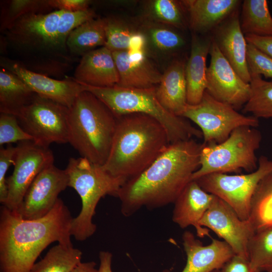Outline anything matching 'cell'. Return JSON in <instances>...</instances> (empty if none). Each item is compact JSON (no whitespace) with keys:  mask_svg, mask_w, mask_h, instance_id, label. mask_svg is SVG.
<instances>
[{"mask_svg":"<svg viewBox=\"0 0 272 272\" xmlns=\"http://www.w3.org/2000/svg\"><path fill=\"white\" fill-rule=\"evenodd\" d=\"M202 145L193 139L169 144L147 169L121 187L117 197L122 215L174 203L200 166Z\"/></svg>","mask_w":272,"mask_h":272,"instance_id":"6da1fadb","label":"cell"},{"mask_svg":"<svg viewBox=\"0 0 272 272\" xmlns=\"http://www.w3.org/2000/svg\"><path fill=\"white\" fill-rule=\"evenodd\" d=\"M73 218L59 198L44 216L23 218L3 206L0 212V271L30 272L37 257L50 244L73 245Z\"/></svg>","mask_w":272,"mask_h":272,"instance_id":"7a4b0ae2","label":"cell"},{"mask_svg":"<svg viewBox=\"0 0 272 272\" xmlns=\"http://www.w3.org/2000/svg\"><path fill=\"white\" fill-rule=\"evenodd\" d=\"M117 118L110 153L103 166L126 181L147 169L170 143L164 126L152 116L135 113Z\"/></svg>","mask_w":272,"mask_h":272,"instance_id":"3957f363","label":"cell"},{"mask_svg":"<svg viewBox=\"0 0 272 272\" xmlns=\"http://www.w3.org/2000/svg\"><path fill=\"white\" fill-rule=\"evenodd\" d=\"M117 120L102 101L84 91L69 108V143L81 157L103 165L110 153Z\"/></svg>","mask_w":272,"mask_h":272,"instance_id":"277c9868","label":"cell"},{"mask_svg":"<svg viewBox=\"0 0 272 272\" xmlns=\"http://www.w3.org/2000/svg\"><path fill=\"white\" fill-rule=\"evenodd\" d=\"M102 101L116 115L143 113L157 120L165 128L170 144L201 138L200 130L193 126L185 118L167 110L159 101L156 88L139 89L115 85L100 88L82 85Z\"/></svg>","mask_w":272,"mask_h":272,"instance_id":"5b68a950","label":"cell"},{"mask_svg":"<svg viewBox=\"0 0 272 272\" xmlns=\"http://www.w3.org/2000/svg\"><path fill=\"white\" fill-rule=\"evenodd\" d=\"M65 170L69 187L77 191L82 201L81 212L72 222L71 235L77 240L83 241L96 231L93 218L101 198L107 195L117 197L126 181L111 175L103 165L82 157L70 158Z\"/></svg>","mask_w":272,"mask_h":272,"instance_id":"8992f818","label":"cell"},{"mask_svg":"<svg viewBox=\"0 0 272 272\" xmlns=\"http://www.w3.org/2000/svg\"><path fill=\"white\" fill-rule=\"evenodd\" d=\"M256 128L240 126L221 143L202 144L200 166L193 174L191 180L214 173L254 171L258 165L255 152L262 140L261 133Z\"/></svg>","mask_w":272,"mask_h":272,"instance_id":"52a82bcc","label":"cell"},{"mask_svg":"<svg viewBox=\"0 0 272 272\" xmlns=\"http://www.w3.org/2000/svg\"><path fill=\"white\" fill-rule=\"evenodd\" d=\"M181 117L188 119L200 128L204 144H220L227 140L237 127H257L258 118L238 112L231 105L219 101L206 91L200 102L187 104Z\"/></svg>","mask_w":272,"mask_h":272,"instance_id":"ba28073f","label":"cell"},{"mask_svg":"<svg viewBox=\"0 0 272 272\" xmlns=\"http://www.w3.org/2000/svg\"><path fill=\"white\" fill-rule=\"evenodd\" d=\"M69 108L36 94L15 114L36 145L49 148L53 143H69Z\"/></svg>","mask_w":272,"mask_h":272,"instance_id":"9c48e42d","label":"cell"},{"mask_svg":"<svg viewBox=\"0 0 272 272\" xmlns=\"http://www.w3.org/2000/svg\"><path fill=\"white\" fill-rule=\"evenodd\" d=\"M258 164L254 171L247 174L214 173L194 180L204 190L228 204L241 220H247L251 199L258 183L272 171V161L266 156H261Z\"/></svg>","mask_w":272,"mask_h":272,"instance_id":"30bf717a","label":"cell"},{"mask_svg":"<svg viewBox=\"0 0 272 272\" xmlns=\"http://www.w3.org/2000/svg\"><path fill=\"white\" fill-rule=\"evenodd\" d=\"M17 150L12 174L7 178L8 195L4 206L17 211L29 186L44 169L54 164V156L49 148L31 141L20 142Z\"/></svg>","mask_w":272,"mask_h":272,"instance_id":"8fae6325","label":"cell"},{"mask_svg":"<svg viewBox=\"0 0 272 272\" xmlns=\"http://www.w3.org/2000/svg\"><path fill=\"white\" fill-rule=\"evenodd\" d=\"M207 67L206 92L215 99L236 110L243 107L250 93L249 83L244 81L220 51L212 39Z\"/></svg>","mask_w":272,"mask_h":272,"instance_id":"7c38bea8","label":"cell"},{"mask_svg":"<svg viewBox=\"0 0 272 272\" xmlns=\"http://www.w3.org/2000/svg\"><path fill=\"white\" fill-rule=\"evenodd\" d=\"M200 224L223 239L235 254L248 259V243L254 230L249 220H241L225 201L216 196Z\"/></svg>","mask_w":272,"mask_h":272,"instance_id":"4fadbf2b","label":"cell"},{"mask_svg":"<svg viewBox=\"0 0 272 272\" xmlns=\"http://www.w3.org/2000/svg\"><path fill=\"white\" fill-rule=\"evenodd\" d=\"M67 187L69 178L65 169L52 164L34 179L17 212L26 219L42 217L53 209L59 194Z\"/></svg>","mask_w":272,"mask_h":272,"instance_id":"5bb4252c","label":"cell"},{"mask_svg":"<svg viewBox=\"0 0 272 272\" xmlns=\"http://www.w3.org/2000/svg\"><path fill=\"white\" fill-rule=\"evenodd\" d=\"M61 12L56 10L20 18L7 29L9 40L22 48L39 50L58 48L57 29Z\"/></svg>","mask_w":272,"mask_h":272,"instance_id":"9a60e30c","label":"cell"},{"mask_svg":"<svg viewBox=\"0 0 272 272\" xmlns=\"http://www.w3.org/2000/svg\"><path fill=\"white\" fill-rule=\"evenodd\" d=\"M6 69L21 78L36 95L70 108L77 97L85 91L73 79L59 80L26 69L18 62H8Z\"/></svg>","mask_w":272,"mask_h":272,"instance_id":"2e32d148","label":"cell"},{"mask_svg":"<svg viewBox=\"0 0 272 272\" xmlns=\"http://www.w3.org/2000/svg\"><path fill=\"white\" fill-rule=\"evenodd\" d=\"M112 52L119 76L116 85L139 89L156 88L158 86L163 74L148 58L146 51Z\"/></svg>","mask_w":272,"mask_h":272,"instance_id":"e0dca14e","label":"cell"},{"mask_svg":"<svg viewBox=\"0 0 272 272\" xmlns=\"http://www.w3.org/2000/svg\"><path fill=\"white\" fill-rule=\"evenodd\" d=\"M182 244L185 252L186 263L181 272H211L221 269L235 255L224 241L212 238L211 243L204 245L190 231L182 235ZM162 272H170L168 269Z\"/></svg>","mask_w":272,"mask_h":272,"instance_id":"ac0fdd59","label":"cell"},{"mask_svg":"<svg viewBox=\"0 0 272 272\" xmlns=\"http://www.w3.org/2000/svg\"><path fill=\"white\" fill-rule=\"evenodd\" d=\"M215 198L195 180L190 181L174 202L173 222L182 229L193 226L199 237L210 236L209 230L202 227L200 222Z\"/></svg>","mask_w":272,"mask_h":272,"instance_id":"d6986e66","label":"cell"},{"mask_svg":"<svg viewBox=\"0 0 272 272\" xmlns=\"http://www.w3.org/2000/svg\"><path fill=\"white\" fill-rule=\"evenodd\" d=\"M235 11L215 30L213 38L220 51L238 75L249 83L251 76L247 61V41Z\"/></svg>","mask_w":272,"mask_h":272,"instance_id":"ffe728a7","label":"cell"},{"mask_svg":"<svg viewBox=\"0 0 272 272\" xmlns=\"http://www.w3.org/2000/svg\"><path fill=\"white\" fill-rule=\"evenodd\" d=\"M81 85L106 88L116 85L119 76L112 52L105 46L82 56L73 79Z\"/></svg>","mask_w":272,"mask_h":272,"instance_id":"44dd1931","label":"cell"},{"mask_svg":"<svg viewBox=\"0 0 272 272\" xmlns=\"http://www.w3.org/2000/svg\"><path fill=\"white\" fill-rule=\"evenodd\" d=\"M187 13L188 25L195 32L205 33L214 29L232 15L237 0L181 1Z\"/></svg>","mask_w":272,"mask_h":272,"instance_id":"7402d4cb","label":"cell"},{"mask_svg":"<svg viewBox=\"0 0 272 272\" xmlns=\"http://www.w3.org/2000/svg\"><path fill=\"white\" fill-rule=\"evenodd\" d=\"M186 63L174 60L162 74L156 94L161 104L170 113L181 116L187 102Z\"/></svg>","mask_w":272,"mask_h":272,"instance_id":"603a6c76","label":"cell"},{"mask_svg":"<svg viewBox=\"0 0 272 272\" xmlns=\"http://www.w3.org/2000/svg\"><path fill=\"white\" fill-rule=\"evenodd\" d=\"M212 39L192 35L191 50L185 66L187 102L190 105L199 103L207 86L206 61Z\"/></svg>","mask_w":272,"mask_h":272,"instance_id":"cb8c5ba5","label":"cell"},{"mask_svg":"<svg viewBox=\"0 0 272 272\" xmlns=\"http://www.w3.org/2000/svg\"><path fill=\"white\" fill-rule=\"evenodd\" d=\"M139 29L145 37L147 55L172 56L185 44L184 37L173 27L147 21Z\"/></svg>","mask_w":272,"mask_h":272,"instance_id":"d4e9b609","label":"cell"},{"mask_svg":"<svg viewBox=\"0 0 272 272\" xmlns=\"http://www.w3.org/2000/svg\"><path fill=\"white\" fill-rule=\"evenodd\" d=\"M36 94L18 76L7 69L0 71V111L15 115Z\"/></svg>","mask_w":272,"mask_h":272,"instance_id":"484cf974","label":"cell"},{"mask_svg":"<svg viewBox=\"0 0 272 272\" xmlns=\"http://www.w3.org/2000/svg\"><path fill=\"white\" fill-rule=\"evenodd\" d=\"M106 41L105 19L95 18L73 30L65 46L72 54L82 56L98 46H105Z\"/></svg>","mask_w":272,"mask_h":272,"instance_id":"4316f807","label":"cell"},{"mask_svg":"<svg viewBox=\"0 0 272 272\" xmlns=\"http://www.w3.org/2000/svg\"><path fill=\"white\" fill-rule=\"evenodd\" d=\"M104 19L106 47L112 52L146 51L145 37L140 29L134 28L118 18Z\"/></svg>","mask_w":272,"mask_h":272,"instance_id":"83f0119b","label":"cell"},{"mask_svg":"<svg viewBox=\"0 0 272 272\" xmlns=\"http://www.w3.org/2000/svg\"><path fill=\"white\" fill-rule=\"evenodd\" d=\"M240 27L243 34L272 36V17L266 0H245L242 5Z\"/></svg>","mask_w":272,"mask_h":272,"instance_id":"f1b7e54d","label":"cell"},{"mask_svg":"<svg viewBox=\"0 0 272 272\" xmlns=\"http://www.w3.org/2000/svg\"><path fill=\"white\" fill-rule=\"evenodd\" d=\"M248 220L255 232L272 226V171L262 178L255 189Z\"/></svg>","mask_w":272,"mask_h":272,"instance_id":"f546056e","label":"cell"},{"mask_svg":"<svg viewBox=\"0 0 272 272\" xmlns=\"http://www.w3.org/2000/svg\"><path fill=\"white\" fill-rule=\"evenodd\" d=\"M82 254L73 245L58 243L34 264L30 272H71L82 262Z\"/></svg>","mask_w":272,"mask_h":272,"instance_id":"4dcf8cb0","label":"cell"},{"mask_svg":"<svg viewBox=\"0 0 272 272\" xmlns=\"http://www.w3.org/2000/svg\"><path fill=\"white\" fill-rule=\"evenodd\" d=\"M148 21L179 29L188 24L185 9L181 1L154 0L148 2L145 7Z\"/></svg>","mask_w":272,"mask_h":272,"instance_id":"1f68e13d","label":"cell"},{"mask_svg":"<svg viewBox=\"0 0 272 272\" xmlns=\"http://www.w3.org/2000/svg\"><path fill=\"white\" fill-rule=\"evenodd\" d=\"M249 99L243 106L244 113L258 118H272V81L258 75H251Z\"/></svg>","mask_w":272,"mask_h":272,"instance_id":"d6a6232c","label":"cell"},{"mask_svg":"<svg viewBox=\"0 0 272 272\" xmlns=\"http://www.w3.org/2000/svg\"><path fill=\"white\" fill-rule=\"evenodd\" d=\"M251 266L261 272H272V226L255 232L248 245Z\"/></svg>","mask_w":272,"mask_h":272,"instance_id":"836d02e7","label":"cell"},{"mask_svg":"<svg viewBox=\"0 0 272 272\" xmlns=\"http://www.w3.org/2000/svg\"><path fill=\"white\" fill-rule=\"evenodd\" d=\"M51 9L48 1L13 0L1 22V30H7L17 20L30 14L45 13Z\"/></svg>","mask_w":272,"mask_h":272,"instance_id":"e575fe53","label":"cell"},{"mask_svg":"<svg viewBox=\"0 0 272 272\" xmlns=\"http://www.w3.org/2000/svg\"><path fill=\"white\" fill-rule=\"evenodd\" d=\"M95 18L94 12L88 9L77 12L62 11L57 29L58 48L65 47L66 39L70 33L84 23Z\"/></svg>","mask_w":272,"mask_h":272,"instance_id":"d590c367","label":"cell"},{"mask_svg":"<svg viewBox=\"0 0 272 272\" xmlns=\"http://www.w3.org/2000/svg\"><path fill=\"white\" fill-rule=\"evenodd\" d=\"M28 141H33V138L21 126L17 116L12 114L1 112V146L17 142Z\"/></svg>","mask_w":272,"mask_h":272,"instance_id":"8d00e7d4","label":"cell"},{"mask_svg":"<svg viewBox=\"0 0 272 272\" xmlns=\"http://www.w3.org/2000/svg\"><path fill=\"white\" fill-rule=\"evenodd\" d=\"M247 61L250 76H263L266 78L272 79V57L249 43L247 48Z\"/></svg>","mask_w":272,"mask_h":272,"instance_id":"74e56055","label":"cell"},{"mask_svg":"<svg viewBox=\"0 0 272 272\" xmlns=\"http://www.w3.org/2000/svg\"><path fill=\"white\" fill-rule=\"evenodd\" d=\"M17 147L8 145L0 149V202L5 203L8 195L6 173L9 168L14 164Z\"/></svg>","mask_w":272,"mask_h":272,"instance_id":"f35d334b","label":"cell"},{"mask_svg":"<svg viewBox=\"0 0 272 272\" xmlns=\"http://www.w3.org/2000/svg\"><path fill=\"white\" fill-rule=\"evenodd\" d=\"M222 272H261L253 268L248 259L234 255L221 268Z\"/></svg>","mask_w":272,"mask_h":272,"instance_id":"ab89813d","label":"cell"},{"mask_svg":"<svg viewBox=\"0 0 272 272\" xmlns=\"http://www.w3.org/2000/svg\"><path fill=\"white\" fill-rule=\"evenodd\" d=\"M51 8L67 12H77L87 10L90 4L88 0H49Z\"/></svg>","mask_w":272,"mask_h":272,"instance_id":"60d3db41","label":"cell"},{"mask_svg":"<svg viewBox=\"0 0 272 272\" xmlns=\"http://www.w3.org/2000/svg\"><path fill=\"white\" fill-rule=\"evenodd\" d=\"M245 36L248 43L272 57V36L261 37L253 35H246Z\"/></svg>","mask_w":272,"mask_h":272,"instance_id":"b9f144b4","label":"cell"},{"mask_svg":"<svg viewBox=\"0 0 272 272\" xmlns=\"http://www.w3.org/2000/svg\"><path fill=\"white\" fill-rule=\"evenodd\" d=\"M100 261L98 272H112V254L109 251H101L99 253Z\"/></svg>","mask_w":272,"mask_h":272,"instance_id":"7bdbcfd3","label":"cell"},{"mask_svg":"<svg viewBox=\"0 0 272 272\" xmlns=\"http://www.w3.org/2000/svg\"><path fill=\"white\" fill-rule=\"evenodd\" d=\"M96 263L93 261L80 262L71 272H98Z\"/></svg>","mask_w":272,"mask_h":272,"instance_id":"ee69618b","label":"cell"},{"mask_svg":"<svg viewBox=\"0 0 272 272\" xmlns=\"http://www.w3.org/2000/svg\"><path fill=\"white\" fill-rule=\"evenodd\" d=\"M211 272H222L221 269H215Z\"/></svg>","mask_w":272,"mask_h":272,"instance_id":"f6af8a7d","label":"cell"}]
</instances>
